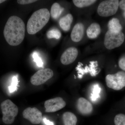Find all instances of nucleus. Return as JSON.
I'll list each match as a JSON object with an SVG mask.
<instances>
[{
    "label": "nucleus",
    "instance_id": "nucleus-20",
    "mask_svg": "<svg viewBox=\"0 0 125 125\" xmlns=\"http://www.w3.org/2000/svg\"><path fill=\"white\" fill-rule=\"evenodd\" d=\"M101 88L98 84H95L92 88V93L91 94V100L95 101L100 97V93H101Z\"/></svg>",
    "mask_w": 125,
    "mask_h": 125
},
{
    "label": "nucleus",
    "instance_id": "nucleus-3",
    "mask_svg": "<svg viewBox=\"0 0 125 125\" xmlns=\"http://www.w3.org/2000/svg\"><path fill=\"white\" fill-rule=\"evenodd\" d=\"M0 107L3 115L2 122L6 125L12 124L19 112L18 106L8 99L1 103Z\"/></svg>",
    "mask_w": 125,
    "mask_h": 125
},
{
    "label": "nucleus",
    "instance_id": "nucleus-17",
    "mask_svg": "<svg viewBox=\"0 0 125 125\" xmlns=\"http://www.w3.org/2000/svg\"><path fill=\"white\" fill-rule=\"evenodd\" d=\"M64 9L60 4L55 2L52 5L51 8V15L53 19L57 20L60 17Z\"/></svg>",
    "mask_w": 125,
    "mask_h": 125
},
{
    "label": "nucleus",
    "instance_id": "nucleus-23",
    "mask_svg": "<svg viewBox=\"0 0 125 125\" xmlns=\"http://www.w3.org/2000/svg\"><path fill=\"white\" fill-rule=\"evenodd\" d=\"M33 57L34 59V61L36 62L38 66L39 67H42L43 63L41 58L39 56L37 52H34Z\"/></svg>",
    "mask_w": 125,
    "mask_h": 125
},
{
    "label": "nucleus",
    "instance_id": "nucleus-24",
    "mask_svg": "<svg viewBox=\"0 0 125 125\" xmlns=\"http://www.w3.org/2000/svg\"><path fill=\"white\" fill-rule=\"evenodd\" d=\"M118 63L119 67L125 71V54L123 55L120 58Z\"/></svg>",
    "mask_w": 125,
    "mask_h": 125
},
{
    "label": "nucleus",
    "instance_id": "nucleus-26",
    "mask_svg": "<svg viewBox=\"0 0 125 125\" xmlns=\"http://www.w3.org/2000/svg\"><path fill=\"white\" fill-rule=\"evenodd\" d=\"M119 6L121 9L125 11V0H122L119 2Z\"/></svg>",
    "mask_w": 125,
    "mask_h": 125
},
{
    "label": "nucleus",
    "instance_id": "nucleus-11",
    "mask_svg": "<svg viewBox=\"0 0 125 125\" xmlns=\"http://www.w3.org/2000/svg\"><path fill=\"white\" fill-rule=\"evenodd\" d=\"M76 106L78 111L83 115H89L93 111V106L92 104L84 98H79Z\"/></svg>",
    "mask_w": 125,
    "mask_h": 125
},
{
    "label": "nucleus",
    "instance_id": "nucleus-9",
    "mask_svg": "<svg viewBox=\"0 0 125 125\" xmlns=\"http://www.w3.org/2000/svg\"><path fill=\"white\" fill-rule=\"evenodd\" d=\"M66 105V103L61 97H57L47 100L44 103L45 112L47 113L57 111L64 107Z\"/></svg>",
    "mask_w": 125,
    "mask_h": 125
},
{
    "label": "nucleus",
    "instance_id": "nucleus-5",
    "mask_svg": "<svg viewBox=\"0 0 125 125\" xmlns=\"http://www.w3.org/2000/svg\"><path fill=\"white\" fill-rule=\"evenodd\" d=\"M118 0H106L103 1L99 5L97 12L102 17H107L115 14L119 7Z\"/></svg>",
    "mask_w": 125,
    "mask_h": 125
},
{
    "label": "nucleus",
    "instance_id": "nucleus-25",
    "mask_svg": "<svg viewBox=\"0 0 125 125\" xmlns=\"http://www.w3.org/2000/svg\"><path fill=\"white\" fill-rule=\"evenodd\" d=\"M37 0H18L17 2L18 4L20 5H26L31 4L36 2Z\"/></svg>",
    "mask_w": 125,
    "mask_h": 125
},
{
    "label": "nucleus",
    "instance_id": "nucleus-7",
    "mask_svg": "<svg viewBox=\"0 0 125 125\" xmlns=\"http://www.w3.org/2000/svg\"><path fill=\"white\" fill-rule=\"evenodd\" d=\"M53 75V71L49 68L40 70L31 76L30 82L33 85H42L50 79Z\"/></svg>",
    "mask_w": 125,
    "mask_h": 125
},
{
    "label": "nucleus",
    "instance_id": "nucleus-21",
    "mask_svg": "<svg viewBox=\"0 0 125 125\" xmlns=\"http://www.w3.org/2000/svg\"><path fill=\"white\" fill-rule=\"evenodd\" d=\"M115 125H125V115L119 114L117 115L114 119Z\"/></svg>",
    "mask_w": 125,
    "mask_h": 125
},
{
    "label": "nucleus",
    "instance_id": "nucleus-8",
    "mask_svg": "<svg viewBox=\"0 0 125 125\" xmlns=\"http://www.w3.org/2000/svg\"><path fill=\"white\" fill-rule=\"evenodd\" d=\"M23 116L32 124L38 125L42 119V113L36 107H28L23 112Z\"/></svg>",
    "mask_w": 125,
    "mask_h": 125
},
{
    "label": "nucleus",
    "instance_id": "nucleus-6",
    "mask_svg": "<svg viewBox=\"0 0 125 125\" xmlns=\"http://www.w3.org/2000/svg\"><path fill=\"white\" fill-rule=\"evenodd\" d=\"M108 88L115 90H119L125 87V72L120 71L114 74H109L105 78Z\"/></svg>",
    "mask_w": 125,
    "mask_h": 125
},
{
    "label": "nucleus",
    "instance_id": "nucleus-14",
    "mask_svg": "<svg viewBox=\"0 0 125 125\" xmlns=\"http://www.w3.org/2000/svg\"><path fill=\"white\" fill-rule=\"evenodd\" d=\"M73 21V16L71 14H68L60 19L59 25L63 31L67 32L70 29Z\"/></svg>",
    "mask_w": 125,
    "mask_h": 125
},
{
    "label": "nucleus",
    "instance_id": "nucleus-16",
    "mask_svg": "<svg viewBox=\"0 0 125 125\" xmlns=\"http://www.w3.org/2000/svg\"><path fill=\"white\" fill-rule=\"evenodd\" d=\"M64 125H76L78 121L74 114L69 112H65L62 116Z\"/></svg>",
    "mask_w": 125,
    "mask_h": 125
},
{
    "label": "nucleus",
    "instance_id": "nucleus-22",
    "mask_svg": "<svg viewBox=\"0 0 125 125\" xmlns=\"http://www.w3.org/2000/svg\"><path fill=\"white\" fill-rule=\"evenodd\" d=\"M18 79L17 77L16 76H13L12 78L11 85L9 87L10 93H13L16 90L18 85Z\"/></svg>",
    "mask_w": 125,
    "mask_h": 125
},
{
    "label": "nucleus",
    "instance_id": "nucleus-29",
    "mask_svg": "<svg viewBox=\"0 0 125 125\" xmlns=\"http://www.w3.org/2000/svg\"><path fill=\"white\" fill-rule=\"evenodd\" d=\"M124 16H125V13H124Z\"/></svg>",
    "mask_w": 125,
    "mask_h": 125
},
{
    "label": "nucleus",
    "instance_id": "nucleus-12",
    "mask_svg": "<svg viewBox=\"0 0 125 125\" xmlns=\"http://www.w3.org/2000/svg\"><path fill=\"white\" fill-rule=\"evenodd\" d=\"M84 33V26L82 23H78L74 26L71 34V38L74 42H78L83 39Z\"/></svg>",
    "mask_w": 125,
    "mask_h": 125
},
{
    "label": "nucleus",
    "instance_id": "nucleus-2",
    "mask_svg": "<svg viewBox=\"0 0 125 125\" xmlns=\"http://www.w3.org/2000/svg\"><path fill=\"white\" fill-rule=\"evenodd\" d=\"M50 14L47 9H42L34 12L27 24L28 33L33 35L42 29L48 22Z\"/></svg>",
    "mask_w": 125,
    "mask_h": 125
},
{
    "label": "nucleus",
    "instance_id": "nucleus-13",
    "mask_svg": "<svg viewBox=\"0 0 125 125\" xmlns=\"http://www.w3.org/2000/svg\"><path fill=\"white\" fill-rule=\"evenodd\" d=\"M100 25L97 23L91 24L87 28L86 33L88 38L90 39L97 38L101 33Z\"/></svg>",
    "mask_w": 125,
    "mask_h": 125
},
{
    "label": "nucleus",
    "instance_id": "nucleus-1",
    "mask_svg": "<svg viewBox=\"0 0 125 125\" xmlns=\"http://www.w3.org/2000/svg\"><path fill=\"white\" fill-rule=\"evenodd\" d=\"M3 33L9 45L11 46L20 45L24 40L25 34L23 21L16 16H10L6 24Z\"/></svg>",
    "mask_w": 125,
    "mask_h": 125
},
{
    "label": "nucleus",
    "instance_id": "nucleus-18",
    "mask_svg": "<svg viewBox=\"0 0 125 125\" xmlns=\"http://www.w3.org/2000/svg\"><path fill=\"white\" fill-rule=\"evenodd\" d=\"M73 3L75 6L79 8L88 7L97 1L95 0H73Z\"/></svg>",
    "mask_w": 125,
    "mask_h": 125
},
{
    "label": "nucleus",
    "instance_id": "nucleus-10",
    "mask_svg": "<svg viewBox=\"0 0 125 125\" xmlns=\"http://www.w3.org/2000/svg\"><path fill=\"white\" fill-rule=\"evenodd\" d=\"M78 55V49L74 47L66 49L61 56V62L64 65L70 64L75 61Z\"/></svg>",
    "mask_w": 125,
    "mask_h": 125
},
{
    "label": "nucleus",
    "instance_id": "nucleus-4",
    "mask_svg": "<svg viewBox=\"0 0 125 125\" xmlns=\"http://www.w3.org/2000/svg\"><path fill=\"white\" fill-rule=\"evenodd\" d=\"M125 39V35L122 31L115 33L108 30L104 37V46L109 50L115 49L122 45Z\"/></svg>",
    "mask_w": 125,
    "mask_h": 125
},
{
    "label": "nucleus",
    "instance_id": "nucleus-28",
    "mask_svg": "<svg viewBox=\"0 0 125 125\" xmlns=\"http://www.w3.org/2000/svg\"><path fill=\"white\" fill-rule=\"evenodd\" d=\"M6 0H0V4L2 3V2H4Z\"/></svg>",
    "mask_w": 125,
    "mask_h": 125
},
{
    "label": "nucleus",
    "instance_id": "nucleus-15",
    "mask_svg": "<svg viewBox=\"0 0 125 125\" xmlns=\"http://www.w3.org/2000/svg\"><path fill=\"white\" fill-rule=\"evenodd\" d=\"M107 26L108 30L114 32H120L122 29L120 21L116 18H113L110 20L108 23Z\"/></svg>",
    "mask_w": 125,
    "mask_h": 125
},
{
    "label": "nucleus",
    "instance_id": "nucleus-27",
    "mask_svg": "<svg viewBox=\"0 0 125 125\" xmlns=\"http://www.w3.org/2000/svg\"><path fill=\"white\" fill-rule=\"evenodd\" d=\"M43 122L46 125H54V123L53 122L48 120L45 117L43 118Z\"/></svg>",
    "mask_w": 125,
    "mask_h": 125
},
{
    "label": "nucleus",
    "instance_id": "nucleus-19",
    "mask_svg": "<svg viewBox=\"0 0 125 125\" xmlns=\"http://www.w3.org/2000/svg\"><path fill=\"white\" fill-rule=\"evenodd\" d=\"M61 33L57 29L54 28L49 30L47 33V37L49 39L54 38L56 39H59L61 38Z\"/></svg>",
    "mask_w": 125,
    "mask_h": 125
}]
</instances>
